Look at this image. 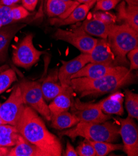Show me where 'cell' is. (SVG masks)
<instances>
[{"mask_svg": "<svg viewBox=\"0 0 138 156\" xmlns=\"http://www.w3.org/2000/svg\"><path fill=\"white\" fill-rule=\"evenodd\" d=\"M110 24L103 23L95 18L86 20L82 24L81 28L90 36L99 37L101 39H107Z\"/></svg>", "mask_w": 138, "mask_h": 156, "instance_id": "44dd1931", "label": "cell"}, {"mask_svg": "<svg viewBox=\"0 0 138 156\" xmlns=\"http://www.w3.org/2000/svg\"><path fill=\"white\" fill-rule=\"evenodd\" d=\"M134 1H136V2H137V0H134Z\"/></svg>", "mask_w": 138, "mask_h": 156, "instance_id": "7bdbcfd3", "label": "cell"}, {"mask_svg": "<svg viewBox=\"0 0 138 156\" xmlns=\"http://www.w3.org/2000/svg\"><path fill=\"white\" fill-rule=\"evenodd\" d=\"M135 82L136 78L132 71L124 66H119L116 71L99 79H90L85 77L72 79L71 87L82 98L113 92Z\"/></svg>", "mask_w": 138, "mask_h": 156, "instance_id": "7a4b0ae2", "label": "cell"}, {"mask_svg": "<svg viewBox=\"0 0 138 156\" xmlns=\"http://www.w3.org/2000/svg\"><path fill=\"white\" fill-rule=\"evenodd\" d=\"M90 8L86 5H79L65 19L53 18L50 20V23L55 26H62L72 24L83 21L86 18Z\"/></svg>", "mask_w": 138, "mask_h": 156, "instance_id": "7402d4cb", "label": "cell"}, {"mask_svg": "<svg viewBox=\"0 0 138 156\" xmlns=\"http://www.w3.org/2000/svg\"><path fill=\"white\" fill-rule=\"evenodd\" d=\"M34 36L29 34L25 36L14 48L12 60L14 65L29 69L39 62L44 52L38 50L33 44Z\"/></svg>", "mask_w": 138, "mask_h": 156, "instance_id": "8992f818", "label": "cell"}, {"mask_svg": "<svg viewBox=\"0 0 138 156\" xmlns=\"http://www.w3.org/2000/svg\"><path fill=\"white\" fill-rule=\"evenodd\" d=\"M8 69V66H1V67H0V72L3 71V70H6V69Z\"/></svg>", "mask_w": 138, "mask_h": 156, "instance_id": "f35d334b", "label": "cell"}, {"mask_svg": "<svg viewBox=\"0 0 138 156\" xmlns=\"http://www.w3.org/2000/svg\"><path fill=\"white\" fill-rule=\"evenodd\" d=\"M107 40L116 59L125 62L127 54L138 48V32L126 24H112Z\"/></svg>", "mask_w": 138, "mask_h": 156, "instance_id": "277c9868", "label": "cell"}, {"mask_svg": "<svg viewBox=\"0 0 138 156\" xmlns=\"http://www.w3.org/2000/svg\"><path fill=\"white\" fill-rule=\"evenodd\" d=\"M90 63L107 66H116V57L107 39H98L96 46L89 54Z\"/></svg>", "mask_w": 138, "mask_h": 156, "instance_id": "7c38bea8", "label": "cell"}, {"mask_svg": "<svg viewBox=\"0 0 138 156\" xmlns=\"http://www.w3.org/2000/svg\"><path fill=\"white\" fill-rule=\"evenodd\" d=\"M24 106L21 90L18 84L14 87L6 101L0 103V117L5 124L16 126Z\"/></svg>", "mask_w": 138, "mask_h": 156, "instance_id": "ba28073f", "label": "cell"}, {"mask_svg": "<svg viewBox=\"0 0 138 156\" xmlns=\"http://www.w3.org/2000/svg\"><path fill=\"white\" fill-rule=\"evenodd\" d=\"M80 4L76 1L65 2L63 0H48L47 12L49 17L65 19Z\"/></svg>", "mask_w": 138, "mask_h": 156, "instance_id": "4fadbf2b", "label": "cell"}, {"mask_svg": "<svg viewBox=\"0 0 138 156\" xmlns=\"http://www.w3.org/2000/svg\"><path fill=\"white\" fill-rule=\"evenodd\" d=\"M73 91L71 87H69L52 100L49 105L51 115L58 114L69 110L74 101Z\"/></svg>", "mask_w": 138, "mask_h": 156, "instance_id": "e0dca14e", "label": "cell"}, {"mask_svg": "<svg viewBox=\"0 0 138 156\" xmlns=\"http://www.w3.org/2000/svg\"><path fill=\"white\" fill-rule=\"evenodd\" d=\"M20 1L21 0H0V5L8 6H14Z\"/></svg>", "mask_w": 138, "mask_h": 156, "instance_id": "d590c367", "label": "cell"}, {"mask_svg": "<svg viewBox=\"0 0 138 156\" xmlns=\"http://www.w3.org/2000/svg\"><path fill=\"white\" fill-rule=\"evenodd\" d=\"M70 110L79 122H103L111 118L102 111L98 103L82 102L78 98L74 99Z\"/></svg>", "mask_w": 138, "mask_h": 156, "instance_id": "9c48e42d", "label": "cell"}, {"mask_svg": "<svg viewBox=\"0 0 138 156\" xmlns=\"http://www.w3.org/2000/svg\"><path fill=\"white\" fill-rule=\"evenodd\" d=\"M119 66H107L99 64H87L77 73L71 76V79L76 78L85 77L90 79H96L107 74L116 71Z\"/></svg>", "mask_w": 138, "mask_h": 156, "instance_id": "5bb4252c", "label": "cell"}, {"mask_svg": "<svg viewBox=\"0 0 138 156\" xmlns=\"http://www.w3.org/2000/svg\"><path fill=\"white\" fill-rule=\"evenodd\" d=\"M56 40L66 42L82 53L89 54L96 46L97 40L87 34L81 27L73 30L58 29L54 34Z\"/></svg>", "mask_w": 138, "mask_h": 156, "instance_id": "52a82bcc", "label": "cell"}, {"mask_svg": "<svg viewBox=\"0 0 138 156\" xmlns=\"http://www.w3.org/2000/svg\"><path fill=\"white\" fill-rule=\"evenodd\" d=\"M89 141L94 147L96 152V156H105L113 151L123 150V145L114 144H112V143L97 142L92 141Z\"/></svg>", "mask_w": 138, "mask_h": 156, "instance_id": "484cf974", "label": "cell"}, {"mask_svg": "<svg viewBox=\"0 0 138 156\" xmlns=\"http://www.w3.org/2000/svg\"><path fill=\"white\" fill-rule=\"evenodd\" d=\"M19 85L24 105L32 108L46 120L50 121L51 112L43 96L41 85L35 81L22 80Z\"/></svg>", "mask_w": 138, "mask_h": 156, "instance_id": "5b68a950", "label": "cell"}, {"mask_svg": "<svg viewBox=\"0 0 138 156\" xmlns=\"http://www.w3.org/2000/svg\"><path fill=\"white\" fill-rule=\"evenodd\" d=\"M66 136L72 141L78 136L89 141L113 143L119 135V127L111 121L103 122H79L76 126L59 133Z\"/></svg>", "mask_w": 138, "mask_h": 156, "instance_id": "3957f363", "label": "cell"}, {"mask_svg": "<svg viewBox=\"0 0 138 156\" xmlns=\"http://www.w3.org/2000/svg\"><path fill=\"white\" fill-rule=\"evenodd\" d=\"M58 73L49 75L41 85V89L45 100L52 101L57 95L64 91L67 88L57 82Z\"/></svg>", "mask_w": 138, "mask_h": 156, "instance_id": "d6986e66", "label": "cell"}, {"mask_svg": "<svg viewBox=\"0 0 138 156\" xmlns=\"http://www.w3.org/2000/svg\"><path fill=\"white\" fill-rule=\"evenodd\" d=\"M125 107L128 116L138 119V95L129 90H125Z\"/></svg>", "mask_w": 138, "mask_h": 156, "instance_id": "d4e9b609", "label": "cell"}, {"mask_svg": "<svg viewBox=\"0 0 138 156\" xmlns=\"http://www.w3.org/2000/svg\"><path fill=\"white\" fill-rule=\"evenodd\" d=\"M97 1H98V0H97Z\"/></svg>", "mask_w": 138, "mask_h": 156, "instance_id": "ee69618b", "label": "cell"}, {"mask_svg": "<svg viewBox=\"0 0 138 156\" xmlns=\"http://www.w3.org/2000/svg\"><path fill=\"white\" fill-rule=\"evenodd\" d=\"M25 26L23 24H8L0 29V63L4 62L7 57L8 47L12 39Z\"/></svg>", "mask_w": 138, "mask_h": 156, "instance_id": "2e32d148", "label": "cell"}, {"mask_svg": "<svg viewBox=\"0 0 138 156\" xmlns=\"http://www.w3.org/2000/svg\"><path fill=\"white\" fill-rule=\"evenodd\" d=\"M2 27H3V26L1 24H0V29H1Z\"/></svg>", "mask_w": 138, "mask_h": 156, "instance_id": "60d3db41", "label": "cell"}, {"mask_svg": "<svg viewBox=\"0 0 138 156\" xmlns=\"http://www.w3.org/2000/svg\"><path fill=\"white\" fill-rule=\"evenodd\" d=\"M76 152L79 156H96V151L88 140L86 139L76 149Z\"/></svg>", "mask_w": 138, "mask_h": 156, "instance_id": "83f0119b", "label": "cell"}, {"mask_svg": "<svg viewBox=\"0 0 138 156\" xmlns=\"http://www.w3.org/2000/svg\"><path fill=\"white\" fill-rule=\"evenodd\" d=\"M12 6H8L0 5V24L3 26H6L13 23L12 18Z\"/></svg>", "mask_w": 138, "mask_h": 156, "instance_id": "f1b7e54d", "label": "cell"}, {"mask_svg": "<svg viewBox=\"0 0 138 156\" xmlns=\"http://www.w3.org/2000/svg\"><path fill=\"white\" fill-rule=\"evenodd\" d=\"M11 13L13 21L22 20L30 15V12H29V11L27 10L24 7L21 6H12Z\"/></svg>", "mask_w": 138, "mask_h": 156, "instance_id": "4dcf8cb0", "label": "cell"}, {"mask_svg": "<svg viewBox=\"0 0 138 156\" xmlns=\"http://www.w3.org/2000/svg\"><path fill=\"white\" fill-rule=\"evenodd\" d=\"M11 148L8 147H0V156H8Z\"/></svg>", "mask_w": 138, "mask_h": 156, "instance_id": "74e56055", "label": "cell"}, {"mask_svg": "<svg viewBox=\"0 0 138 156\" xmlns=\"http://www.w3.org/2000/svg\"><path fill=\"white\" fill-rule=\"evenodd\" d=\"M93 18L105 24H115L116 18L113 14L108 12H98L94 14Z\"/></svg>", "mask_w": 138, "mask_h": 156, "instance_id": "1f68e13d", "label": "cell"}, {"mask_svg": "<svg viewBox=\"0 0 138 156\" xmlns=\"http://www.w3.org/2000/svg\"><path fill=\"white\" fill-rule=\"evenodd\" d=\"M51 125L57 130H63L74 127L79 121L68 111L56 115H51Z\"/></svg>", "mask_w": 138, "mask_h": 156, "instance_id": "cb8c5ba5", "label": "cell"}, {"mask_svg": "<svg viewBox=\"0 0 138 156\" xmlns=\"http://www.w3.org/2000/svg\"><path fill=\"white\" fill-rule=\"evenodd\" d=\"M21 137L15 126L8 124L0 125V147H14L19 142Z\"/></svg>", "mask_w": 138, "mask_h": 156, "instance_id": "603a6c76", "label": "cell"}, {"mask_svg": "<svg viewBox=\"0 0 138 156\" xmlns=\"http://www.w3.org/2000/svg\"><path fill=\"white\" fill-rule=\"evenodd\" d=\"M124 95L116 91L98 103L102 111L106 115L123 116L124 114Z\"/></svg>", "mask_w": 138, "mask_h": 156, "instance_id": "9a60e30c", "label": "cell"}, {"mask_svg": "<svg viewBox=\"0 0 138 156\" xmlns=\"http://www.w3.org/2000/svg\"><path fill=\"white\" fill-rule=\"evenodd\" d=\"M5 124V122L3 121V119H2V118L0 117V125H2V124Z\"/></svg>", "mask_w": 138, "mask_h": 156, "instance_id": "ab89813d", "label": "cell"}, {"mask_svg": "<svg viewBox=\"0 0 138 156\" xmlns=\"http://www.w3.org/2000/svg\"><path fill=\"white\" fill-rule=\"evenodd\" d=\"M118 19L123 20L125 24L138 32V7L131 2L126 5L122 2L118 6Z\"/></svg>", "mask_w": 138, "mask_h": 156, "instance_id": "ac0fdd59", "label": "cell"}, {"mask_svg": "<svg viewBox=\"0 0 138 156\" xmlns=\"http://www.w3.org/2000/svg\"><path fill=\"white\" fill-rule=\"evenodd\" d=\"M120 124L119 135L121 136L123 148V150L128 156L138 155V129L133 118H118Z\"/></svg>", "mask_w": 138, "mask_h": 156, "instance_id": "30bf717a", "label": "cell"}, {"mask_svg": "<svg viewBox=\"0 0 138 156\" xmlns=\"http://www.w3.org/2000/svg\"><path fill=\"white\" fill-rule=\"evenodd\" d=\"M8 156H48L35 145L32 144L22 136L17 144L11 148Z\"/></svg>", "mask_w": 138, "mask_h": 156, "instance_id": "ffe728a7", "label": "cell"}, {"mask_svg": "<svg viewBox=\"0 0 138 156\" xmlns=\"http://www.w3.org/2000/svg\"><path fill=\"white\" fill-rule=\"evenodd\" d=\"M62 66L59 69L58 78L61 85L65 87H71V76L90 62L89 54L81 53L69 61L61 60Z\"/></svg>", "mask_w": 138, "mask_h": 156, "instance_id": "8fae6325", "label": "cell"}, {"mask_svg": "<svg viewBox=\"0 0 138 156\" xmlns=\"http://www.w3.org/2000/svg\"><path fill=\"white\" fill-rule=\"evenodd\" d=\"M79 4H83L88 6L90 8L93 6L96 2L97 0H75Z\"/></svg>", "mask_w": 138, "mask_h": 156, "instance_id": "8d00e7d4", "label": "cell"}, {"mask_svg": "<svg viewBox=\"0 0 138 156\" xmlns=\"http://www.w3.org/2000/svg\"><path fill=\"white\" fill-rule=\"evenodd\" d=\"M130 62V70L133 71L138 69V48H136L130 51L127 55Z\"/></svg>", "mask_w": 138, "mask_h": 156, "instance_id": "d6a6232c", "label": "cell"}, {"mask_svg": "<svg viewBox=\"0 0 138 156\" xmlns=\"http://www.w3.org/2000/svg\"><path fill=\"white\" fill-rule=\"evenodd\" d=\"M63 1H65V2H68V1H69V0H63Z\"/></svg>", "mask_w": 138, "mask_h": 156, "instance_id": "b9f144b4", "label": "cell"}, {"mask_svg": "<svg viewBox=\"0 0 138 156\" xmlns=\"http://www.w3.org/2000/svg\"><path fill=\"white\" fill-rule=\"evenodd\" d=\"M64 155L65 156H78V155L74 147L71 145V144L69 141H68L66 143V150H65Z\"/></svg>", "mask_w": 138, "mask_h": 156, "instance_id": "e575fe53", "label": "cell"}, {"mask_svg": "<svg viewBox=\"0 0 138 156\" xmlns=\"http://www.w3.org/2000/svg\"><path fill=\"white\" fill-rule=\"evenodd\" d=\"M16 80V73L12 69H7L0 72V95Z\"/></svg>", "mask_w": 138, "mask_h": 156, "instance_id": "4316f807", "label": "cell"}, {"mask_svg": "<svg viewBox=\"0 0 138 156\" xmlns=\"http://www.w3.org/2000/svg\"><path fill=\"white\" fill-rule=\"evenodd\" d=\"M27 141L35 145L48 156H61L63 147L59 139L47 128L39 113L25 105L15 126Z\"/></svg>", "mask_w": 138, "mask_h": 156, "instance_id": "6da1fadb", "label": "cell"}, {"mask_svg": "<svg viewBox=\"0 0 138 156\" xmlns=\"http://www.w3.org/2000/svg\"><path fill=\"white\" fill-rule=\"evenodd\" d=\"M121 0H98L96 2V11H110L115 8Z\"/></svg>", "mask_w": 138, "mask_h": 156, "instance_id": "f546056e", "label": "cell"}, {"mask_svg": "<svg viewBox=\"0 0 138 156\" xmlns=\"http://www.w3.org/2000/svg\"><path fill=\"white\" fill-rule=\"evenodd\" d=\"M38 3V0H22V6L28 11H34Z\"/></svg>", "mask_w": 138, "mask_h": 156, "instance_id": "836d02e7", "label": "cell"}]
</instances>
